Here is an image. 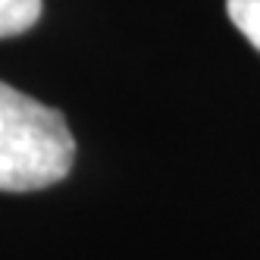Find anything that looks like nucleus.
Instances as JSON below:
<instances>
[{
    "instance_id": "obj_1",
    "label": "nucleus",
    "mask_w": 260,
    "mask_h": 260,
    "mask_svg": "<svg viewBox=\"0 0 260 260\" xmlns=\"http://www.w3.org/2000/svg\"><path fill=\"white\" fill-rule=\"evenodd\" d=\"M76 138L60 110L0 82V191H38L69 176Z\"/></svg>"
},
{
    "instance_id": "obj_2",
    "label": "nucleus",
    "mask_w": 260,
    "mask_h": 260,
    "mask_svg": "<svg viewBox=\"0 0 260 260\" xmlns=\"http://www.w3.org/2000/svg\"><path fill=\"white\" fill-rule=\"evenodd\" d=\"M41 19V0H0V38L28 31Z\"/></svg>"
},
{
    "instance_id": "obj_3",
    "label": "nucleus",
    "mask_w": 260,
    "mask_h": 260,
    "mask_svg": "<svg viewBox=\"0 0 260 260\" xmlns=\"http://www.w3.org/2000/svg\"><path fill=\"white\" fill-rule=\"evenodd\" d=\"M232 25L260 50V0H226Z\"/></svg>"
}]
</instances>
